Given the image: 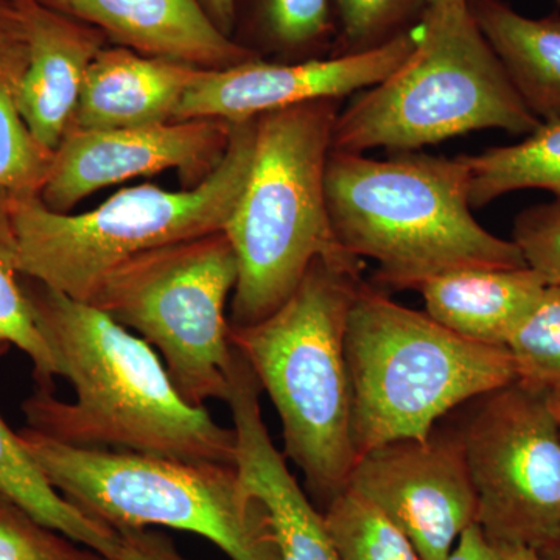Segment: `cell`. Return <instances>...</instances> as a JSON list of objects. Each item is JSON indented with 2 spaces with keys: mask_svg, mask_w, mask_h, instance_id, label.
<instances>
[{
  "mask_svg": "<svg viewBox=\"0 0 560 560\" xmlns=\"http://www.w3.org/2000/svg\"><path fill=\"white\" fill-rule=\"evenodd\" d=\"M36 326L75 400L36 389L22 404L28 429L84 448L235 466L237 436L184 400L149 342L101 308L22 276Z\"/></svg>",
  "mask_w": 560,
  "mask_h": 560,
  "instance_id": "1",
  "label": "cell"
},
{
  "mask_svg": "<svg viewBox=\"0 0 560 560\" xmlns=\"http://www.w3.org/2000/svg\"><path fill=\"white\" fill-rule=\"evenodd\" d=\"M361 282L357 257H319L278 311L250 326L230 324L232 348L278 411L283 456L300 467L319 511L348 488L359 458L346 326Z\"/></svg>",
  "mask_w": 560,
  "mask_h": 560,
  "instance_id": "2",
  "label": "cell"
},
{
  "mask_svg": "<svg viewBox=\"0 0 560 560\" xmlns=\"http://www.w3.org/2000/svg\"><path fill=\"white\" fill-rule=\"evenodd\" d=\"M469 189L466 156L372 160L330 150L327 160L335 237L357 259L377 261L378 282L394 290L459 268L528 267L514 241L478 223Z\"/></svg>",
  "mask_w": 560,
  "mask_h": 560,
  "instance_id": "3",
  "label": "cell"
},
{
  "mask_svg": "<svg viewBox=\"0 0 560 560\" xmlns=\"http://www.w3.org/2000/svg\"><path fill=\"white\" fill-rule=\"evenodd\" d=\"M341 101H315L256 117L248 179L224 234L238 261L231 326L278 311L319 259H350L331 230L326 167Z\"/></svg>",
  "mask_w": 560,
  "mask_h": 560,
  "instance_id": "4",
  "label": "cell"
},
{
  "mask_svg": "<svg viewBox=\"0 0 560 560\" xmlns=\"http://www.w3.org/2000/svg\"><path fill=\"white\" fill-rule=\"evenodd\" d=\"M346 357L359 456L389 442L427 440L459 405L517 381L506 346L464 340L364 282L350 305Z\"/></svg>",
  "mask_w": 560,
  "mask_h": 560,
  "instance_id": "5",
  "label": "cell"
},
{
  "mask_svg": "<svg viewBox=\"0 0 560 560\" xmlns=\"http://www.w3.org/2000/svg\"><path fill=\"white\" fill-rule=\"evenodd\" d=\"M18 434L57 492L117 533L164 526L205 537L231 560H280L270 514L235 466L75 447L28 427Z\"/></svg>",
  "mask_w": 560,
  "mask_h": 560,
  "instance_id": "6",
  "label": "cell"
},
{
  "mask_svg": "<svg viewBox=\"0 0 560 560\" xmlns=\"http://www.w3.org/2000/svg\"><path fill=\"white\" fill-rule=\"evenodd\" d=\"M256 119L232 124L219 167L194 189L168 191L143 184L117 191L84 213L54 212L39 197L13 200L25 278L81 302L102 279L147 250L224 231L248 179Z\"/></svg>",
  "mask_w": 560,
  "mask_h": 560,
  "instance_id": "7",
  "label": "cell"
},
{
  "mask_svg": "<svg viewBox=\"0 0 560 560\" xmlns=\"http://www.w3.org/2000/svg\"><path fill=\"white\" fill-rule=\"evenodd\" d=\"M418 46L388 79L340 110L331 150L410 151L471 131L528 136L541 124L466 10L427 11Z\"/></svg>",
  "mask_w": 560,
  "mask_h": 560,
  "instance_id": "8",
  "label": "cell"
},
{
  "mask_svg": "<svg viewBox=\"0 0 560 560\" xmlns=\"http://www.w3.org/2000/svg\"><path fill=\"white\" fill-rule=\"evenodd\" d=\"M238 261L224 231L139 254L110 270L88 304L160 350L184 400L230 399L235 350L226 302Z\"/></svg>",
  "mask_w": 560,
  "mask_h": 560,
  "instance_id": "9",
  "label": "cell"
},
{
  "mask_svg": "<svg viewBox=\"0 0 560 560\" xmlns=\"http://www.w3.org/2000/svg\"><path fill=\"white\" fill-rule=\"evenodd\" d=\"M458 431L488 539L547 551L560 536V436L547 393L515 381L480 397Z\"/></svg>",
  "mask_w": 560,
  "mask_h": 560,
  "instance_id": "10",
  "label": "cell"
},
{
  "mask_svg": "<svg viewBox=\"0 0 560 560\" xmlns=\"http://www.w3.org/2000/svg\"><path fill=\"white\" fill-rule=\"evenodd\" d=\"M348 488L396 523L422 560H447L460 534L478 523L458 430H434L427 440L389 442L361 453Z\"/></svg>",
  "mask_w": 560,
  "mask_h": 560,
  "instance_id": "11",
  "label": "cell"
},
{
  "mask_svg": "<svg viewBox=\"0 0 560 560\" xmlns=\"http://www.w3.org/2000/svg\"><path fill=\"white\" fill-rule=\"evenodd\" d=\"M231 132L232 124L220 119L68 130L55 150L39 200L54 212L69 213L94 191L172 168L186 189H194L223 161Z\"/></svg>",
  "mask_w": 560,
  "mask_h": 560,
  "instance_id": "12",
  "label": "cell"
},
{
  "mask_svg": "<svg viewBox=\"0 0 560 560\" xmlns=\"http://www.w3.org/2000/svg\"><path fill=\"white\" fill-rule=\"evenodd\" d=\"M418 39L412 32L366 54L300 62L254 58L234 68L202 70L184 95L175 120L237 124L301 103L341 101L388 79L410 58Z\"/></svg>",
  "mask_w": 560,
  "mask_h": 560,
  "instance_id": "13",
  "label": "cell"
},
{
  "mask_svg": "<svg viewBox=\"0 0 560 560\" xmlns=\"http://www.w3.org/2000/svg\"><path fill=\"white\" fill-rule=\"evenodd\" d=\"M260 385L241 353L232 370L230 405L237 436L235 467L270 514L280 560H341L323 512L272 444L260 408Z\"/></svg>",
  "mask_w": 560,
  "mask_h": 560,
  "instance_id": "14",
  "label": "cell"
},
{
  "mask_svg": "<svg viewBox=\"0 0 560 560\" xmlns=\"http://www.w3.org/2000/svg\"><path fill=\"white\" fill-rule=\"evenodd\" d=\"M16 5L27 40L18 108L32 135L55 151L72 119L88 69L109 40L94 25L38 0H16Z\"/></svg>",
  "mask_w": 560,
  "mask_h": 560,
  "instance_id": "15",
  "label": "cell"
},
{
  "mask_svg": "<svg viewBox=\"0 0 560 560\" xmlns=\"http://www.w3.org/2000/svg\"><path fill=\"white\" fill-rule=\"evenodd\" d=\"M94 25L113 46L205 70L234 68L256 55L223 35L198 0H38Z\"/></svg>",
  "mask_w": 560,
  "mask_h": 560,
  "instance_id": "16",
  "label": "cell"
},
{
  "mask_svg": "<svg viewBox=\"0 0 560 560\" xmlns=\"http://www.w3.org/2000/svg\"><path fill=\"white\" fill-rule=\"evenodd\" d=\"M202 70L108 44L88 69L68 130H117L175 120Z\"/></svg>",
  "mask_w": 560,
  "mask_h": 560,
  "instance_id": "17",
  "label": "cell"
},
{
  "mask_svg": "<svg viewBox=\"0 0 560 560\" xmlns=\"http://www.w3.org/2000/svg\"><path fill=\"white\" fill-rule=\"evenodd\" d=\"M548 283L523 268H459L420 283L427 315L464 340L506 346Z\"/></svg>",
  "mask_w": 560,
  "mask_h": 560,
  "instance_id": "18",
  "label": "cell"
},
{
  "mask_svg": "<svg viewBox=\"0 0 560 560\" xmlns=\"http://www.w3.org/2000/svg\"><path fill=\"white\" fill-rule=\"evenodd\" d=\"M467 5L526 108L541 124L560 120V14L523 16L504 0Z\"/></svg>",
  "mask_w": 560,
  "mask_h": 560,
  "instance_id": "19",
  "label": "cell"
},
{
  "mask_svg": "<svg viewBox=\"0 0 560 560\" xmlns=\"http://www.w3.org/2000/svg\"><path fill=\"white\" fill-rule=\"evenodd\" d=\"M232 39L257 58L300 62L330 57V0H234Z\"/></svg>",
  "mask_w": 560,
  "mask_h": 560,
  "instance_id": "20",
  "label": "cell"
},
{
  "mask_svg": "<svg viewBox=\"0 0 560 560\" xmlns=\"http://www.w3.org/2000/svg\"><path fill=\"white\" fill-rule=\"evenodd\" d=\"M9 342L0 341V360L10 352ZM0 493L16 501L50 528L101 552L108 560L119 555V533L88 517L70 504L47 481L38 464L22 444L20 434L0 416Z\"/></svg>",
  "mask_w": 560,
  "mask_h": 560,
  "instance_id": "21",
  "label": "cell"
},
{
  "mask_svg": "<svg viewBox=\"0 0 560 560\" xmlns=\"http://www.w3.org/2000/svg\"><path fill=\"white\" fill-rule=\"evenodd\" d=\"M471 209L511 191L539 189L560 198V120L544 121L518 143L466 156Z\"/></svg>",
  "mask_w": 560,
  "mask_h": 560,
  "instance_id": "22",
  "label": "cell"
},
{
  "mask_svg": "<svg viewBox=\"0 0 560 560\" xmlns=\"http://www.w3.org/2000/svg\"><path fill=\"white\" fill-rule=\"evenodd\" d=\"M25 68L27 40L22 35L0 49V191L13 200L39 197L55 156L32 135L18 108Z\"/></svg>",
  "mask_w": 560,
  "mask_h": 560,
  "instance_id": "23",
  "label": "cell"
},
{
  "mask_svg": "<svg viewBox=\"0 0 560 560\" xmlns=\"http://www.w3.org/2000/svg\"><path fill=\"white\" fill-rule=\"evenodd\" d=\"M0 341L9 342L31 359L33 378L40 390H55L60 377L57 359L43 337L22 285L20 241L13 217V198L0 191Z\"/></svg>",
  "mask_w": 560,
  "mask_h": 560,
  "instance_id": "24",
  "label": "cell"
},
{
  "mask_svg": "<svg viewBox=\"0 0 560 560\" xmlns=\"http://www.w3.org/2000/svg\"><path fill=\"white\" fill-rule=\"evenodd\" d=\"M320 512L341 560H422L407 534L355 490L346 488Z\"/></svg>",
  "mask_w": 560,
  "mask_h": 560,
  "instance_id": "25",
  "label": "cell"
},
{
  "mask_svg": "<svg viewBox=\"0 0 560 560\" xmlns=\"http://www.w3.org/2000/svg\"><path fill=\"white\" fill-rule=\"evenodd\" d=\"M335 40L330 57L382 49L422 25L430 0H330Z\"/></svg>",
  "mask_w": 560,
  "mask_h": 560,
  "instance_id": "26",
  "label": "cell"
},
{
  "mask_svg": "<svg viewBox=\"0 0 560 560\" xmlns=\"http://www.w3.org/2000/svg\"><path fill=\"white\" fill-rule=\"evenodd\" d=\"M517 382L550 390L560 386V287L548 285L508 342Z\"/></svg>",
  "mask_w": 560,
  "mask_h": 560,
  "instance_id": "27",
  "label": "cell"
},
{
  "mask_svg": "<svg viewBox=\"0 0 560 560\" xmlns=\"http://www.w3.org/2000/svg\"><path fill=\"white\" fill-rule=\"evenodd\" d=\"M0 560H108L0 493Z\"/></svg>",
  "mask_w": 560,
  "mask_h": 560,
  "instance_id": "28",
  "label": "cell"
},
{
  "mask_svg": "<svg viewBox=\"0 0 560 560\" xmlns=\"http://www.w3.org/2000/svg\"><path fill=\"white\" fill-rule=\"evenodd\" d=\"M512 234L526 265L548 285L560 287V198L523 209Z\"/></svg>",
  "mask_w": 560,
  "mask_h": 560,
  "instance_id": "29",
  "label": "cell"
},
{
  "mask_svg": "<svg viewBox=\"0 0 560 560\" xmlns=\"http://www.w3.org/2000/svg\"><path fill=\"white\" fill-rule=\"evenodd\" d=\"M117 560H190L184 558L172 539L153 529L119 530Z\"/></svg>",
  "mask_w": 560,
  "mask_h": 560,
  "instance_id": "30",
  "label": "cell"
},
{
  "mask_svg": "<svg viewBox=\"0 0 560 560\" xmlns=\"http://www.w3.org/2000/svg\"><path fill=\"white\" fill-rule=\"evenodd\" d=\"M447 560H495V556L485 530L475 523L460 534Z\"/></svg>",
  "mask_w": 560,
  "mask_h": 560,
  "instance_id": "31",
  "label": "cell"
},
{
  "mask_svg": "<svg viewBox=\"0 0 560 560\" xmlns=\"http://www.w3.org/2000/svg\"><path fill=\"white\" fill-rule=\"evenodd\" d=\"M24 35L16 0H0V49Z\"/></svg>",
  "mask_w": 560,
  "mask_h": 560,
  "instance_id": "32",
  "label": "cell"
},
{
  "mask_svg": "<svg viewBox=\"0 0 560 560\" xmlns=\"http://www.w3.org/2000/svg\"><path fill=\"white\" fill-rule=\"evenodd\" d=\"M198 2L212 24L231 38L234 31V0H198Z\"/></svg>",
  "mask_w": 560,
  "mask_h": 560,
  "instance_id": "33",
  "label": "cell"
},
{
  "mask_svg": "<svg viewBox=\"0 0 560 560\" xmlns=\"http://www.w3.org/2000/svg\"><path fill=\"white\" fill-rule=\"evenodd\" d=\"M495 560H550L544 552L526 547V545L511 544V541H492Z\"/></svg>",
  "mask_w": 560,
  "mask_h": 560,
  "instance_id": "34",
  "label": "cell"
},
{
  "mask_svg": "<svg viewBox=\"0 0 560 560\" xmlns=\"http://www.w3.org/2000/svg\"><path fill=\"white\" fill-rule=\"evenodd\" d=\"M469 0H430L429 11L444 13V11L466 10Z\"/></svg>",
  "mask_w": 560,
  "mask_h": 560,
  "instance_id": "35",
  "label": "cell"
},
{
  "mask_svg": "<svg viewBox=\"0 0 560 560\" xmlns=\"http://www.w3.org/2000/svg\"><path fill=\"white\" fill-rule=\"evenodd\" d=\"M545 393H547L548 405H550L552 418L556 420V425H558L560 436V386L559 388L545 390Z\"/></svg>",
  "mask_w": 560,
  "mask_h": 560,
  "instance_id": "36",
  "label": "cell"
},
{
  "mask_svg": "<svg viewBox=\"0 0 560 560\" xmlns=\"http://www.w3.org/2000/svg\"><path fill=\"white\" fill-rule=\"evenodd\" d=\"M544 555L550 560H560V536Z\"/></svg>",
  "mask_w": 560,
  "mask_h": 560,
  "instance_id": "37",
  "label": "cell"
},
{
  "mask_svg": "<svg viewBox=\"0 0 560 560\" xmlns=\"http://www.w3.org/2000/svg\"><path fill=\"white\" fill-rule=\"evenodd\" d=\"M558 2L560 3V0H558Z\"/></svg>",
  "mask_w": 560,
  "mask_h": 560,
  "instance_id": "38",
  "label": "cell"
}]
</instances>
